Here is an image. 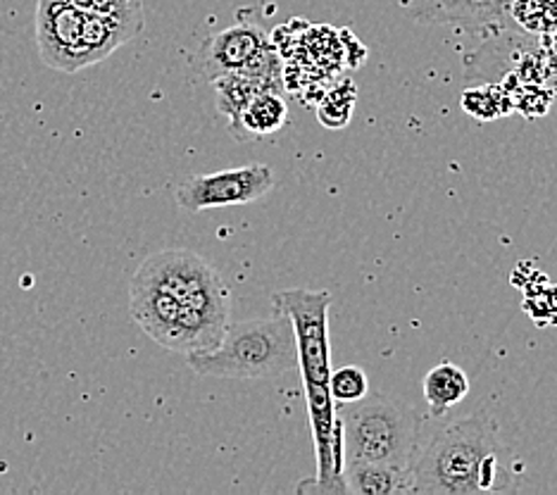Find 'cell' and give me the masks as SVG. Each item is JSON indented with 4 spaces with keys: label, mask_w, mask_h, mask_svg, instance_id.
<instances>
[{
    "label": "cell",
    "mask_w": 557,
    "mask_h": 495,
    "mask_svg": "<svg viewBox=\"0 0 557 495\" xmlns=\"http://www.w3.org/2000/svg\"><path fill=\"white\" fill-rule=\"evenodd\" d=\"M344 486L346 493L356 495H405L412 493V469L350 462L344 465Z\"/></svg>",
    "instance_id": "11"
},
{
    "label": "cell",
    "mask_w": 557,
    "mask_h": 495,
    "mask_svg": "<svg viewBox=\"0 0 557 495\" xmlns=\"http://www.w3.org/2000/svg\"><path fill=\"white\" fill-rule=\"evenodd\" d=\"M344 443V465L370 462L412 469L420 453V417L382 393L336 405Z\"/></svg>",
    "instance_id": "5"
},
{
    "label": "cell",
    "mask_w": 557,
    "mask_h": 495,
    "mask_svg": "<svg viewBox=\"0 0 557 495\" xmlns=\"http://www.w3.org/2000/svg\"><path fill=\"white\" fill-rule=\"evenodd\" d=\"M515 491V460L486 410L443 424L412 462V493L472 495Z\"/></svg>",
    "instance_id": "3"
},
{
    "label": "cell",
    "mask_w": 557,
    "mask_h": 495,
    "mask_svg": "<svg viewBox=\"0 0 557 495\" xmlns=\"http://www.w3.org/2000/svg\"><path fill=\"white\" fill-rule=\"evenodd\" d=\"M274 186V172L268 164L196 174L176 188V202L188 212L222 210L268 196Z\"/></svg>",
    "instance_id": "6"
},
{
    "label": "cell",
    "mask_w": 557,
    "mask_h": 495,
    "mask_svg": "<svg viewBox=\"0 0 557 495\" xmlns=\"http://www.w3.org/2000/svg\"><path fill=\"white\" fill-rule=\"evenodd\" d=\"M352 103H356V91H352L350 84L336 88V91H332L322 100L320 122L324 126H332V129H341V126H346L350 122Z\"/></svg>",
    "instance_id": "15"
},
{
    "label": "cell",
    "mask_w": 557,
    "mask_h": 495,
    "mask_svg": "<svg viewBox=\"0 0 557 495\" xmlns=\"http://www.w3.org/2000/svg\"><path fill=\"white\" fill-rule=\"evenodd\" d=\"M270 48L272 41L256 22L238 20L232 27L210 36L200 46L196 55V70L202 79L214 82L224 74L248 67L250 62H256Z\"/></svg>",
    "instance_id": "8"
},
{
    "label": "cell",
    "mask_w": 557,
    "mask_h": 495,
    "mask_svg": "<svg viewBox=\"0 0 557 495\" xmlns=\"http://www.w3.org/2000/svg\"><path fill=\"white\" fill-rule=\"evenodd\" d=\"M329 393H332L336 405L360 400L370 393V381H367V374L360 367H344L329 379Z\"/></svg>",
    "instance_id": "14"
},
{
    "label": "cell",
    "mask_w": 557,
    "mask_h": 495,
    "mask_svg": "<svg viewBox=\"0 0 557 495\" xmlns=\"http://www.w3.org/2000/svg\"><path fill=\"white\" fill-rule=\"evenodd\" d=\"M230 122L236 141H252V138H264L282 132L288 124V103L284 91L268 88V91L256 94Z\"/></svg>",
    "instance_id": "10"
},
{
    "label": "cell",
    "mask_w": 557,
    "mask_h": 495,
    "mask_svg": "<svg viewBox=\"0 0 557 495\" xmlns=\"http://www.w3.org/2000/svg\"><path fill=\"white\" fill-rule=\"evenodd\" d=\"M134 322L158 346L174 352L210 350L230 326V288L194 250H160L132 276Z\"/></svg>",
    "instance_id": "1"
},
{
    "label": "cell",
    "mask_w": 557,
    "mask_h": 495,
    "mask_svg": "<svg viewBox=\"0 0 557 495\" xmlns=\"http://www.w3.org/2000/svg\"><path fill=\"white\" fill-rule=\"evenodd\" d=\"M274 308L282 310L296 332L298 370L306 386L308 417L318 455V477L302 481V493H346L344 486V443L336 403L329 393L332 379V348H329V290L288 288L272 296Z\"/></svg>",
    "instance_id": "2"
},
{
    "label": "cell",
    "mask_w": 557,
    "mask_h": 495,
    "mask_svg": "<svg viewBox=\"0 0 557 495\" xmlns=\"http://www.w3.org/2000/svg\"><path fill=\"white\" fill-rule=\"evenodd\" d=\"M508 17L529 34L557 32V0H508Z\"/></svg>",
    "instance_id": "13"
},
{
    "label": "cell",
    "mask_w": 557,
    "mask_h": 495,
    "mask_svg": "<svg viewBox=\"0 0 557 495\" xmlns=\"http://www.w3.org/2000/svg\"><path fill=\"white\" fill-rule=\"evenodd\" d=\"M417 17L465 34L496 38L508 27V0H420Z\"/></svg>",
    "instance_id": "9"
},
{
    "label": "cell",
    "mask_w": 557,
    "mask_h": 495,
    "mask_svg": "<svg viewBox=\"0 0 557 495\" xmlns=\"http://www.w3.org/2000/svg\"><path fill=\"white\" fill-rule=\"evenodd\" d=\"M65 3L100 15H134L144 12V0H65Z\"/></svg>",
    "instance_id": "16"
},
{
    "label": "cell",
    "mask_w": 557,
    "mask_h": 495,
    "mask_svg": "<svg viewBox=\"0 0 557 495\" xmlns=\"http://www.w3.org/2000/svg\"><path fill=\"white\" fill-rule=\"evenodd\" d=\"M86 10L65 0H36V46L50 70L74 74L84 70L82 29Z\"/></svg>",
    "instance_id": "7"
},
{
    "label": "cell",
    "mask_w": 557,
    "mask_h": 495,
    "mask_svg": "<svg viewBox=\"0 0 557 495\" xmlns=\"http://www.w3.org/2000/svg\"><path fill=\"white\" fill-rule=\"evenodd\" d=\"M429 414L434 419L446 417L455 405H460L470 393V376L455 362H441L422 381Z\"/></svg>",
    "instance_id": "12"
},
{
    "label": "cell",
    "mask_w": 557,
    "mask_h": 495,
    "mask_svg": "<svg viewBox=\"0 0 557 495\" xmlns=\"http://www.w3.org/2000/svg\"><path fill=\"white\" fill-rule=\"evenodd\" d=\"M186 362L196 374L214 379L256 381L278 376L298 367L294 324L282 310L258 320L230 322L218 346L188 352Z\"/></svg>",
    "instance_id": "4"
}]
</instances>
